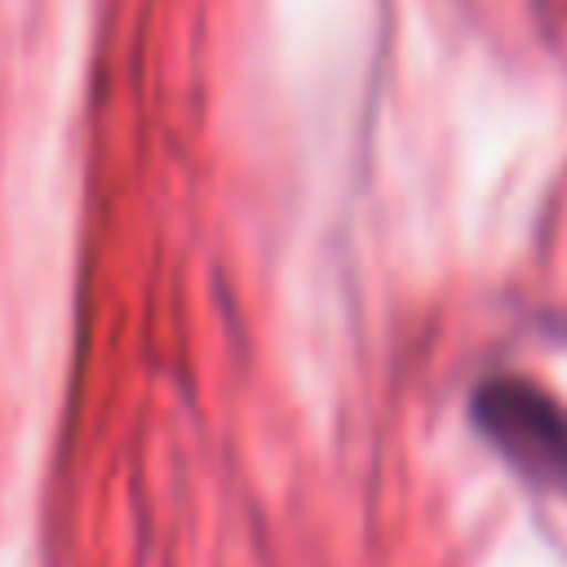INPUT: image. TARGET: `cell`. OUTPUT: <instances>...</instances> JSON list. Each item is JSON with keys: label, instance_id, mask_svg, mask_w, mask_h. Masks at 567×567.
Here are the masks:
<instances>
[{"label": "cell", "instance_id": "obj_1", "mask_svg": "<svg viewBox=\"0 0 567 567\" xmlns=\"http://www.w3.org/2000/svg\"><path fill=\"white\" fill-rule=\"evenodd\" d=\"M478 425L536 483L567 487V416L523 381H492L478 394Z\"/></svg>", "mask_w": 567, "mask_h": 567}]
</instances>
